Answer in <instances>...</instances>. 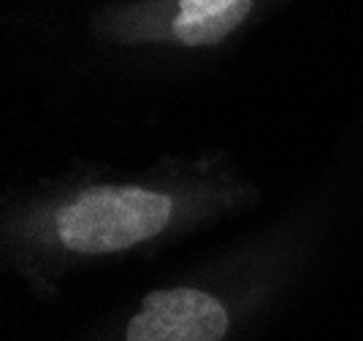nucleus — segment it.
<instances>
[{
  "instance_id": "7ed1b4c3",
  "label": "nucleus",
  "mask_w": 363,
  "mask_h": 341,
  "mask_svg": "<svg viewBox=\"0 0 363 341\" xmlns=\"http://www.w3.org/2000/svg\"><path fill=\"white\" fill-rule=\"evenodd\" d=\"M252 11V0H179L171 28L184 46H212L228 38Z\"/></svg>"
},
{
  "instance_id": "f03ea898",
  "label": "nucleus",
  "mask_w": 363,
  "mask_h": 341,
  "mask_svg": "<svg viewBox=\"0 0 363 341\" xmlns=\"http://www.w3.org/2000/svg\"><path fill=\"white\" fill-rule=\"evenodd\" d=\"M228 330V314L220 301L193 290L174 287L144 298L128 323V341H220Z\"/></svg>"
},
{
  "instance_id": "f257e3e1",
  "label": "nucleus",
  "mask_w": 363,
  "mask_h": 341,
  "mask_svg": "<svg viewBox=\"0 0 363 341\" xmlns=\"http://www.w3.org/2000/svg\"><path fill=\"white\" fill-rule=\"evenodd\" d=\"M168 195L144 187H92L60 208V241L84 255L120 252L157 236L171 223Z\"/></svg>"
}]
</instances>
